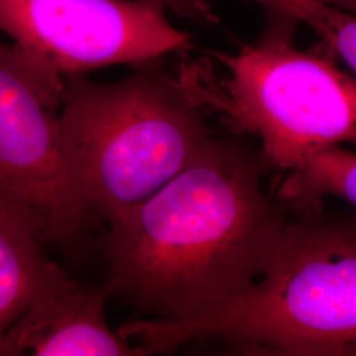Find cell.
Here are the masks:
<instances>
[{
    "mask_svg": "<svg viewBox=\"0 0 356 356\" xmlns=\"http://www.w3.org/2000/svg\"><path fill=\"white\" fill-rule=\"evenodd\" d=\"M157 0H0L16 61L61 102L63 79L188 54L191 36Z\"/></svg>",
    "mask_w": 356,
    "mask_h": 356,
    "instance_id": "5b68a950",
    "label": "cell"
},
{
    "mask_svg": "<svg viewBox=\"0 0 356 356\" xmlns=\"http://www.w3.org/2000/svg\"><path fill=\"white\" fill-rule=\"evenodd\" d=\"M119 331L144 355L219 338L247 355L356 356V225L288 222L260 277L227 305L185 321H131Z\"/></svg>",
    "mask_w": 356,
    "mask_h": 356,
    "instance_id": "7a4b0ae2",
    "label": "cell"
},
{
    "mask_svg": "<svg viewBox=\"0 0 356 356\" xmlns=\"http://www.w3.org/2000/svg\"><path fill=\"white\" fill-rule=\"evenodd\" d=\"M104 288L73 280L51 263L26 312L0 338V356L144 355L106 319Z\"/></svg>",
    "mask_w": 356,
    "mask_h": 356,
    "instance_id": "52a82bcc",
    "label": "cell"
},
{
    "mask_svg": "<svg viewBox=\"0 0 356 356\" xmlns=\"http://www.w3.org/2000/svg\"><path fill=\"white\" fill-rule=\"evenodd\" d=\"M322 41L356 73V15L313 3L301 16Z\"/></svg>",
    "mask_w": 356,
    "mask_h": 356,
    "instance_id": "30bf717a",
    "label": "cell"
},
{
    "mask_svg": "<svg viewBox=\"0 0 356 356\" xmlns=\"http://www.w3.org/2000/svg\"><path fill=\"white\" fill-rule=\"evenodd\" d=\"M312 1L356 15V0H312Z\"/></svg>",
    "mask_w": 356,
    "mask_h": 356,
    "instance_id": "7c38bea8",
    "label": "cell"
},
{
    "mask_svg": "<svg viewBox=\"0 0 356 356\" xmlns=\"http://www.w3.org/2000/svg\"><path fill=\"white\" fill-rule=\"evenodd\" d=\"M163 61L108 83L63 79L65 159L88 213L111 226L179 173L211 136L207 115Z\"/></svg>",
    "mask_w": 356,
    "mask_h": 356,
    "instance_id": "3957f363",
    "label": "cell"
},
{
    "mask_svg": "<svg viewBox=\"0 0 356 356\" xmlns=\"http://www.w3.org/2000/svg\"><path fill=\"white\" fill-rule=\"evenodd\" d=\"M60 99L16 61L0 38V194L32 207L45 242H70L89 216L65 159Z\"/></svg>",
    "mask_w": 356,
    "mask_h": 356,
    "instance_id": "8992f818",
    "label": "cell"
},
{
    "mask_svg": "<svg viewBox=\"0 0 356 356\" xmlns=\"http://www.w3.org/2000/svg\"><path fill=\"white\" fill-rule=\"evenodd\" d=\"M260 151L210 136L188 165L106 236L110 297L144 319L185 321L227 305L267 267L288 225L264 188Z\"/></svg>",
    "mask_w": 356,
    "mask_h": 356,
    "instance_id": "6da1fadb",
    "label": "cell"
},
{
    "mask_svg": "<svg viewBox=\"0 0 356 356\" xmlns=\"http://www.w3.org/2000/svg\"><path fill=\"white\" fill-rule=\"evenodd\" d=\"M182 57L178 78L204 114L256 138L270 168L292 172L317 153L356 141L355 78L300 51L289 26H270L231 53Z\"/></svg>",
    "mask_w": 356,
    "mask_h": 356,
    "instance_id": "277c9868",
    "label": "cell"
},
{
    "mask_svg": "<svg viewBox=\"0 0 356 356\" xmlns=\"http://www.w3.org/2000/svg\"><path fill=\"white\" fill-rule=\"evenodd\" d=\"M279 197L300 207L325 197H337L356 209V153L341 147L317 153L301 168L288 172Z\"/></svg>",
    "mask_w": 356,
    "mask_h": 356,
    "instance_id": "9c48e42d",
    "label": "cell"
},
{
    "mask_svg": "<svg viewBox=\"0 0 356 356\" xmlns=\"http://www.w3.org/2000/svg\"><path fill=\"white\" fill-rule=\"evenodd\" d=\"M44 231L32 207L0 194V338L26 312L51 267L41 248Z\"/></svg>",
    "mask_w": 356,
    "mask_h": 356,
    "instance_id": "ba28073f",
    "label": "cell"
},
{
    "mask_svg": "<svg viewBox=\"0 0 356 356\" xmlns=\"http://www.w3.org/2000/svg\"><path fill=\"white\" fill-rule=\"evenodd\" d=\"M166 10L178 17L189 20L198 26H211L219 24V17L209 0H157Z\"/></svg>",
    "mask_w": 356,
    "mask_h": 356,
    "instance_id": "8fae6325",
    "label": "cell"
}]
</instances>
